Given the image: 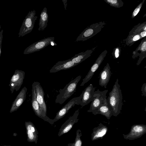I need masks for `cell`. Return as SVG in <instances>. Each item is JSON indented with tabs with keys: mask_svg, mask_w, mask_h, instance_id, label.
<instances>
[{
	"mask_svg": "<svg viewBox=\"0 0 146 146\" xmlns=\"http://www.w3.org/2000/svg\"><path fill=\"white\" fill-rule=\"evenodd\" d=\"M122 99L121 91L117 78L107 98L108 106L111 110L113 116L116 117L120 113L123 104Z\"/></svg>",
	"mask_w": 146,
	"mask_h": 146,
	"instance_id": "obj_1",
	"label": "cell"
},
{
	"mask_svg": "<svg viewBox=\"0 0 146 146\" xmlns=\"http://www.w3.org/2000/svg\"><path fill=\"white\" fill-rule=\"evenodd\" d=\"M81 78L80 75L77 76L66 84L63 89H60L59 94L56 97L55 103L62 104L70 97L76 92L78 84Z\"/></svg>",
	"mask_w": 146,
	"mask_h": 146,
	"instance_id": "obj_2",
	"label": "cell"
},
{
	"mask_svg": "<svg viewBox=\"0 0 146 146\" xmlns=\"http://www.w3.org/2000/svg\"><path fill=\"white\" fill-rule=\"evenodd\" d=\"M105 21L93 24L86 27L80 34L76 41H84L94 36L100 32L106 24Z\"/></svg>",
	"mask_w": 146,
	"mask_h": 146,
	"instance_id": "obj_3",
	"label": "cell"
},
{
	"mask_svg": "<svg viewBox=\"0 0 146 146\" xmlns=\"http://www.w3.org/2000/svg\"><path fill=\"white\" fill-rule=\"evenodd\" d=\"M34 84L36 96L37 101L38 104L41 112L46 120V121L51 125L54 123L53 119H50L46 115L47 107L44 100V93L40 83L38 82L35 81Z\"/></svg>",
	"mask_w": 146,
	"mask_h": 146,
	"instance_id": "obj_4",
	"label": "cell"
},
{
	"mask_svg": "<svg viewBox=\"0 0 146 146\" xmlns=\"http://www.w3.org/2000/svg\"><path fill=\"white\" fill-rule=\"evenodd\" d=\"M36 14V11L35 10L29 12L22 24L18 34L19 37H23L32 31L38 18Z\"/></svg>",
	"mask_w": 146,
	"mask_h": 146,
	"instance_id": "obj_5",
	"label": "cell"
},
{
	"mask_svg": "<svg viewBox=\"0 0 146 146\" xmlns=\"http://www.w3.org/2000/svg\"><path fill=\"white\" fill-rule=\"evenodd\" d=\"M54 39V37H48L34 43L24 50L23 54H27L38 51L50 44L56 45Z\"/></svg>",
	"mask_w": 146,
	"mask_h": 146,
	"instance_id": "obj_6",
	"label": "cell"
},
{
	"mask_svg": "<svg viewBox=\"0 0 146 146\" xmlns=\"http://www.w3.org/2000/svg\"><path fill=\"white\" fill-rule=\"evenodd\" d=\"M108 91V90L101 91L99 89L94 91V98L91 103L90 109L87 111L88 112H92L104 104L107 100L106 95Z\"/></svg>",
	"mask_w": 146,
	"mask_h": 146,
	"instance_id": "obj_7",
	"label": "cell"
},
{
	"mask_svg": "<svg viewBox=\"0 0 146 146\" xmlns=\"http://www.w3.org/2000/svg\"><path fill=\"white\" fill-rule=\"evenodd\" d=\"M25 73L24 71L16 70L11 77L9 86L12 94L15 90L18 91L23 84L25 78Z\"/></svg>",
	"mask_w": 146,
	"mask_h": 146,
	"instance_id": "obj_8",
	"label": "cell"
},
{
	"mask_svg": "<svg viewBox=\"0 0 146 146\" xmlns=\"http://www.w3.org/2000/svg\"><path fill=\"white\" fill-rule=\"evenodd\" d=\"M146 133V125L135 124L132 125L130 131L127 134H123L124 138L129 140H133L141 137Z\"/></svg>",
	"mask_w": 146,
	"mask_h": 146,
	"instance_id": "obj_9",
	"label": "cell"
},
{
	"mask_svg": "<svg viewBox=\"0 0 146 146\" xmlns=\"http://www.w3.org/2000/svg\"><path fill=\"white\" fill-rule=\"evenodd\" d=\"M81 96L73 98L62 108L56 113L53 119L54 122L64 117L68 113L69 110L75 105H80Z\"/></svg>",
	"mask_w": 146,
	"mask_h": 146,
	"instance_id": "obj_10",
	"label": "cell"
},
{
	"mask_svg": "<svg viewBox=\"0 0 146 146\" xmlns=\"http://www.w3.org/2000/svg\"><path fill=\"white\" fill-rule=\"evenodd\" d=\"M107 51L105 50L100 55L95 62L91 67L87 74L82 80L80 86H84L85 84L89 81L93 76L95 72L97 70L103 62L107 53Z\"/></svg>",
	"mask_w": 146,
	"mask_h": 146,
	"instance_id": "obj_11",
	"label": "cell"
},
{
	"mask_svg": "<svg viewBox=\"0 0 146 146\" xmlns=\"http://www.w3.org/2000/svg\"><path fill=\"white\" fill-rule=\"evenodd\" d=\"M79 113V109H78L62 125L58 133V136L60 137L68 132L72 129L74 124L78 122L79 119L78 117Z\"/></svg>",
	"mask_w": 146,
	"mask_h": 146,
	"instance_id": "obj_12",
	"label": "cell"
},
{
	"mask_svg": "<svg viewBox=\"0 0 146 146\" xmlns=\"http://www.w3.org/2000/svg\"><path fill=\"white\" fill-rule=\"evenodd\" d=\"M96 88L90 84L82 91L80 95L82 97L81 106L84 107L92 102L94 98L93 96Z\"/></svg>",
	"mask_w": 146,
	"mask_h": 146,
	"instance_id": "obj_13",
	"label": "cell"
},
{
	"mask_svg": "<svg viewBox=\"0 0 146 146\" xmlns=\"http://www.w3.org/2000/svg\"><path fill=\"white\" fill-rule=\"evenodd\" d=\"M76 65L72 58L66 60L58 61L51 68L49 72L55 73L61 70H67Z\"/></svg>",
	"mask_w": 146,
	"mask_h": 146,
	"instance_id": "obj_14",
	"label": "cell"
},
{
	"mask_svg": "<svg viewBox=\"0 0 146 146\" xmlns=\"http://www.w3.org/2000/svg\"><path fill=\"white\" fill-rule=\"evenodd\" d=\"M27 88L24 87L17 96L13 102L10 112H12L17 110L25 100Z\"/></svg>",
	"mask_w": 146,
	"mask_h": 146,
	"instance_id": "obj_15",
	"label": "cell"
},
{
	"mask_svg": "<svg viewBox=\"0 0 146 146\" xmlns=\"http://www.w3.org/2000/svg\"><path fill=\"white\" fill-rule=\"evenodd\" d=\"M110 67L108 63L100 74L99 84L105 88L109 82L111 76Z\"/></svg>",
	"mask_w": 146,
	"mask_h": 146,
	"instance_id": "obj_16",
	"label": "cell"
},
{
	"mask_svg": "<svg viewBox=\"0 0 146 146\" xmlns=\"http://www.w3.org/2000/svg\"><path fill=\"white\" fill-rule=\"evenodd\" d=\"M108 131V127L102 123H100L98 127L94 128L91 133V140L94 141L102 139Z\"/></svg>",
	"mask_w": 146,
	"mask_h": 146,
	"instance_id": "obj_17",
	"label": "cell"
},
{
	"mask_svg": "<svg viewBox=\"0 0 146 146\" xmlns=\"http://www.w3.org/2000/svg\"><path fill=\"white\" fill-rule=\"evenodd\" d=\"M32 106L35 115L46 121V119L43 116L41 112L40 107L37 101L35 86L33 83L32 84Z\"/></svg>",
	"mask_w": 146,
	"mask_h": 146,
	"instance_id": "obj_18",
	"label": "cell"
},
{
	"mask_svg": "<svg viewBox=\"0 0 146 146\" xmlns=\"http://www.w3.org/2000/svg\"><path fill=\"white\" fill-rule=\"evenodd\" d=\"M92 113L94 115L101 114L105 116L108 119H110L113 115L111 110L108 106L107 100L102 105Z\"/></svg>",
	"mask_w": 146,
	"mask_h": 146,
	"instance_id": "obj_19",
	"label": "cell"
},
{
	"mask_svg": "<svg viewBox=\"0 0 146 146\" xmlns=\"http://www.w3.org/2000/svg\"><path fill=\"white\" fill-rule=\"evenodd\" d=\"M27 123V129L29 139L37 143L38 137V131L32 123L29 122Z\"/></svg>",
	"mask_w": 146,
	"mask_h": 146,
	"instance_id": "obj_20",
	"label": "cell"
},
{
	"mask_svg": "<svg viewBox=\"0 0 146 146\" xmlns=\"http://www.w3.org/2000/svg\"><path fill=\"white\" fill-rule=\"evenodd\" d=\"M138 51H140L139 54V58L137 63V65H139L141 61L146 57V37L142 40L141 43L133 52H136Z\"/></svg>",
	"mask_w": 146,
	"mask_h": 146,
	"instance_id": "obj_21",
	"label": "cell"
},
{
	"mask_svg": "<svg viewBox=\"0 0 146 146\" xmlns=\"http://www.w3.org/2000/svg\"><path fill=\"white\" fill-rule=\"evenodd\" d=\"M48 19V15L47 13V9L46 7H44L40 15L39 27L38 29L39 31H43L46 27Z\"/></svg>",
	"mask_w": 146,
	"mask_h": 146,
	"instance_id": "obj_22",
	"label": "cell"
},
{
	"mask_svg": "<svg viewBox=\"0 0 146 146\" xmlns=\"http://www.w3.org/2000/svg\"><path fill=\"white\" fill-rule=\"evenodd\" d=\"M143 31H146V22L135 26L129 32V35L138 34Z\"/></svg>",
	"mask_w": 146,
	"mask_h": 146,
	"instance_id": "obj_23",
	"label": "cell"
},
{
	"mask_svg": "<svg viewBox=\"0 0 146 146\" xmlns=\"http://www.w3.org/2000/svg\"><path fill=\"white\" fill-rule=\"evenodd\" d=\"M142 38L139 34L128 35L125 39V44L128 46H132L137 41Z\"/></svg>",
	"mask_w": 146,
	"mask_h": 146,
	"instance_id": "obj_24",
	"label": "cell"
},
{
	"mask_svg": "<svg viewBox=\"0 0 146 146\" xmlns=\"http://www.w3.org/2000/svg\"><path fill=\"white\" fill-rule=\"evenodd\" d=\"M82 135L81 130L79 129H78L76 131L74 142L68 143L66 146H83L82 145V141L80 138Z\"/></svg>",
	"mask_w": 146,
	"mask_h": 146,
	"instance_id": "obj_25",
	"label": "cell"
},
{
	"mask_svg": "<svg viewBox=\"0 0 146 146\" xmlns=\"http://www.w3.org/2000/svg\"><path fill=\"white\" fill-rule=\"evenodd\" d=\"M104 1L110 6L116 8H120L123 5V2L121 0H104Z\"/></svg>",
	"mask_w": 146,
	"mask_h": 146,
	"instance_id": "obj_26",
	"label": "cell"
},
{
	"mask_svg": "<svg viewBox=\"0 0 146 146\" xmlns=\"http://www.w3.org/2000/svg\"><path fill=\"white\" fill-rule=\"evenodd\" d=\"M145 0H143L142 2L140 3L136 7L135 9L133 11L132 13L131 18L132 19L135 16H136L139 11L141 8V7L144 2Z\"/></svg>",
	"mask_w": 146,
	"mask_h": 146,
	"instance_id": "obj_27",
	"label": "cell"
},
{
	"mask_svg": "<svg viewBox=\"0 0 146 146\" xmlns=\"http://www.w3.org/2000/svg\"><path fill=\"white\" fill-rule=\"evenodd\" d=\"M113 55L115 58H117L119 56L120 53V49L119 47H116L114 48L113 52Z\"/></svg>",
	"mask_w": 146,
	"mask_h": 146,
	"instance_id": "obj_28",
	"label": "cell"
},
{
	"mask_svg": "<svg viewBox=\"0 0 146 146\" xmlns=\"http://www.w3.org/2000/svg\"><path fill=\"white\" fill-rule=\"evenodd\" d=\"M142 92L141 95L143 96L146 97V83L143 84L141 90Z\"/></svg>",
	"mask_w": 146,
	"mask_h": 146,
	"instance_id": "obj_29",
	"label": "cell"
},
{
	"mask_svg": "<svg viewBox=\"0 0 146 146\" xmlns=\"http://www.w3.org/2000/svg\"><path fill=\"white\" fill-rule=\"evenodd\" d=\"M1 28V25H0V30ZM3 30H2L1 31H0V57L1 54V45L2 42V39L3 38Z\"/></svg>",
	"mask_w": 146,
	"mask_h": 146,
	"instance_id": "obj_30",
	"label": "cell"
},
{
	"mask_svg": "<svg viewBox=\"0 0 146 146\" xmlns=\"http://www.w3.org/2000/svg\"><path fill=\"white\" fill-rule=\"evenodd\" d=\"M140 36L143 38L146 36V31H143L140 32L139 34Z\"/></svg>",
	"mask_w": 146,
	"mask_h": 146,
	"instance_id": "obj_31",
	"label": "cell"
},
{
	"mask_svg": "<svg viewBox=\"0 0 146 146\" xmlns=\"http://www.w3.org/2000/svg\"><path fill=\"white\" fill-rule=\"evenodd\" d=\"M62 1L63 2L65 10L66 9V6L67 5V0H63Z\"/></svg>",
	"mask_w": 146,
	"mask_h": 146,
	"instance_id": "obj_32",
	"label": "cell"
}]
</instances>
